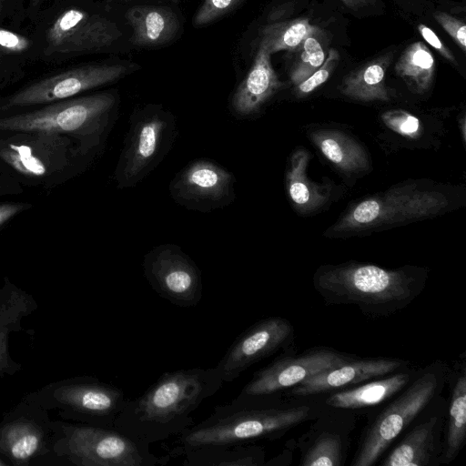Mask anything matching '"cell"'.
<instances>
[{
  "instance_id": "cell-1",
  "label": "cell",
  "mask_w": 466,
  "mask_h": 466,
  "mask_svg": "<svg viewBox=\"0 0 466 466\" xmlns=\"http://www.w3.org/2000/svg\"><path fill=\"white\" fill-rule=\"evenodd\" d=\"M326 407L323 401H287L283 396L236 397L230 403L216 406L207 419L177 434L167 454L173 459L198 448L275 440L314 420Z\"/></svg>"
},
{
  "instance_id": "cell-2",
  "label": "cell",
  "mask_w": 466,
  "mask_h": 466,
  "mask_svg": "<svg viewBox=\"0 0 466 466\" xmlns=\"http://www.w3.org/2000/svg\"><path fill=\"white\" fill-rule=\"evenodd\" d=\"M223 383L215 367L165 372L141 395L126 399L114 427L149 445L177 436L193 425L191 413Z\"/></svg>"
},
{
  "instance_id": "cell-3",
  "label": "cell",
  "mask_w": 466,
  "mask_h": 466,
  "mask_svg": "<svg viewBox=\"0 0 466 466\" xmlns=\"http://www.w3.org/2000/svg\"><path fill=\"white\" fill-rule=\"evenodd\" d=\"M425 278L417 268L347 263L319 268L313 285L327 304L354 305L364 315L379 318L409 306L422 291Z\"/></svg>"
},
{
  "instance_id": "cell-4",
  "label": "cell",
  "mask_w": 466,
  "mask_h": 466,
  "mask_svg": "<svg viewBox=\"0 0 466 466\" xmlns=\"http://www.w3.org/2000/svg\"><path fill=\"white\" fill-rule=\"evenodd\" d=\"M31 25L38 62L45 63L103 51L121 35L116 23L85 0H52Z\"/></svg>"
},
{
  "instance_id": "cell-5",
  "label": "cell",
  "mask_w": 466,
  "mask_h": 466,
  "mask_svg": "<svg viewBox=\"0 0 466 466\" xmlns=\"http://www.w3.org/2000/svg\"><path fill=\"white\" fill-rule=\"evenodd\" d=\"M119 101L115 90L72 97L0 118V130L74 136L86 154L106 141L117 119Z\"/></svg>"
},
{
  "instance_id": "cell-6",
  "label": "cell",
  "mask_w": 466,
  "mask_h": 466,
  "mask_svg": "<svg viewBox=\"0 0 466 466\" xmlns=\"http://www.w3.org/2000/svg\"><path fill=\"white\" fill-rule=\"evenodd\" d=\"M448 370L433 363L395 395L363 429L351 466H371L441 392Z\"/></svg>"
},
{
  "instance_id": "cell-7",
  "label": "cell",
  "mask_w": 466,
  "mask_h": 466,
  "mask_svg": "<svg viewBox=\"0 0 466 466\" xmlns=\"http://www.w3.org/2000/svg\"><path fill=\"white\" fill-rule=\"evenodd\" d=\"M177 137L175 116L160 105L133 110L113 178L117 189L137 187L166 158Z\"/></svg>"
},
{
  "instance_id": "cell-8",
  "label": "cell",
  "mask_w": 466,
  "mask_h": 466,
  "mask_svg": "<svg viewBox=\"0 0 466 466\" xmlns=\"http://www.w3.org/2000/svg\"><path fill=\"white\" fill-rule=\"evenodd\" d=\"M448 206V198L439 191L423 190L415 186L391 187L354 206L330 231L364 230L428 218L439 214Z\"/></svg>"
},
{
  "instance_id": "cell-9",
  "label": "cell",
  "mask_w": 466,
  "mask_h": 466,
  "mask_svg": "<svg viewBox=\"0 0 466 466\" xmlns=\"http://www.w3.org/2000/svg\"><path fill=\"white\" fill-rule=\"evenodd\" d=\"M65 446L70 461L84 466H163L171 460L168 454L155 455L149 444L115 427L69 426Z\"/></svg>"
},
{
  "instance_id": "cell-10",
  "label": "cell",
  "mask_w": 466,
  "mask_h": 466,
  "mask_svg": "<svg viewBox=\"0 0 466 466\" xmlns=\"http://www.w3.org/2000/svg\"><path fill=\"white\" fill-rule=\"evenodd\" d=\"M138 68L134 64L91 63L79 65L37 79L1 99L3 110L46 105L118 81Z\"/></svg>"
},
{
  "instance_id": "cell-11",
  "label": "cell",
  "mask_w": 466,
  "mask_h": 466,
  "mask_svg": "<svg viewBox=\"0 0 466 466\" xmlns=\"http://www.w3.org/2000/svg\"><path fill=\"white\" fill-rule=\"evenodd\" d=\"M292 350H285L268 365L254 372L237 397L282 396L309 377L356 357L328 347H314L299 354Z\"/></svg>"
},
{
  "instance_id": "cell-12",
  "label": "cell",
  "mask_w": 466,
  "mask_h": 466,
  "mask_svg": "<svg viewBox=\"0 0 466 466\" xmlns=\"http://www.w3.org/2000/svg\"><path fill=\"white\" fill-rule=\"evenodd\" d=\"M144 276L161 298L189 308L202 298V275L195 261L172 243L160 244L147 251L142 262Z\"/></svg>"
},
{
  "instance_id": "cell-13",
  "label": "cell",
  "mask_w": 466,
  "mask_h": 466,
  "mask_svg": "<svg viewBox=\"0 0 466 466\" xmlns=\"http://www.w3.org/2000/svg\"><path fill=\"white\" fill-rule=\"evenodd\" d=\"M235 183L230 170L213 160L198 158L175 174L168 191L172 199L184 208L208 213L234 202Z\"/></svg>"
},
{
  "instance_id": "cell-14",
  "label": "cell",
  "mask_w": 466,
  "mask_h": 466,
  "mask_svg": "<svg viewBox=\"0 0 466 466\" xmlns=\"http://www.w3.org/2000/svg\"><path fill=\"white\" fill-rule=\"evenodd\" d=\"M293 342L294 328L289 319H261L236 338L215 368L224 382H231L255 363L291 348Z\"/></svg>"
},
{
  "instance_id": "cell-15",
  "label": "cell",
  "mask_w": 466,
  "mask_h": 466,
  "mask_svg": "<svg viewBox=\"0 0 466 466\" xmlns=\"http://www.w3.org/2000/svg\"><path fill=\"white\" fill-rule=\"evenodd\" d=\"M327 406V405H326ZM350 410L327 406L297 443L300 466H342L355 424Z\"/></svg>"
},
{
  "instance_id": "cell-16",
  "label": "cell",
  "mask_w": 466,
  "mask_h": 466,
  "mask_svg": "<svg viewBox=\"0 0 466 466\" xmlns=\"http://www.w3.org/2000/svg\"><path fill=\"white\" fill-rule=\"evenodd\" d=\"M409 369V363L393 358L355 357L336 367L314 374L283 393V397L308 398L323 395Z\"/></svg>"
},
{
  "instance_id": "cell-17",
  "label": "cell",
  "mask_w": 466,
  "mask_h": 466,
  "mask_svg": "<svg viewBox=\"0 0 466 466\" xmlns=\"http://www.w3.org/2000/svg\"><path fill=\"white\" fill-rule=\"evenodd\" d=\"M441 395L420 413L416 423L381 461L382 466L441 465L445 405Z\"/></svg>"
},
{
  "instance_id": "cell-18",
  "label": "cell",
  "mask_w": 466,
  "mask_h": 466,
  "mask_svg": "<svg viewBox=\"0 0 466 466\" xmlns=\"http://www.w3.org/2000/svg\"><path fill=\"white\" fill-rule=\"evenodd\" d=\"M56 398L89 425L114 427L126 400L124 391L96 378H84L62 386Z\"/></svg>"
},
{
  "instance_id": "cell-19",
  "label": "cell",
  "mask_w": 466,
  "mask_h": 466,
  "mask_svg": "<svg viewBox=\"0 0 466 466\" xmlns=\"http://www.w3.org/2000/svg\"><path fill=\"white\" fill-rule=\"evenodd\" d=\"M271 55L259 44L255 60L230 100V109L238 117L258 113L262 106L283 86L274 70Z\"/></svg>"
},
{
  "instance_id": "cell-20",
  "label": "cell",
  "mask_w": 466,
  "mask_h": 466,
  "mask_svg": "<svg viewBox=\"0 0 466 466\" xmlns=\"http://www.w3.org/2000/svg\"><path fill=\"white\" fill-rule=\"evenodd\" d=\"M420 370H402L356 386L331 392L324 404L338 409L360 410L390 400L404 389Z\"/></svg>"
},
{
  "instance_id": "cell-21",
  "label": "cell",
  "mask_w": 466,
  "mask_h": 466,
  "mask_svg": "<svg viewBox=\"0 0 466 466\" xmlns=\"http://www.w3.org/2000/svg\"><path fill=\"white\" fill-rule=\"evenodd\" d=\"M450 397L447 410V425L442 441L440 464L454 461L466 441V362L465 356L457 360L447 373Z\"/></svg>"
},
{
  "instance_id": "cell-22",
  "label": "cell",
  "mask_w": 466,
  "mask_h": 466,
  "mask_svg": "<svg viewBox=\"0 0 466 466\" xmlns=\"http://www.w3.org/2000/svg\"><path fill=\"white\" fill-rule=\"evenodd\" d=\"M132 28L131 42L139 46H156L168 42L177 31L175 14L162 6L136 5L126 13Z\"/></svg>"
},
{
  "instance_id": "cell-23",
  "label": "cell",
  "mask_w": 466,
  "mask_h": 466,
  "mask_svg": "<svg viewBox=\"0 0 466 466\" xmlns=\"http://www.w3.org/2000/svg\"><path fill=\"white\" fill-rule=\"evenodd\" d=\"M310 139L321 153L345 172H358L368 167L365 150L348 135L329 129L313 131Z\"/></svg>"
},
{
  "instance_id": "cell-24",
  "label": "cell",
  "mask_w": 466,
  "mask_h": 466,
  "mask_svg": "<svg viewBox=\"0 0 466 466\" xmlns=\"http://www.w3.org/2000/svg\"><path fill=\"white\" fill-rule=\"evenodd\" d=\"M263 447L255 444L204 447L185 453V466H261Z\"/></svg>"
},
{
  "instance_id": "cell-25",
  "label": "cell",
  "mask_w": 466,
  "mask_h": 466,
  "mask_svg": "<svg viewBox=\"0 0 466 466\" xmlns=\"http://www.w3.org/2000/svg\"><path fill=\"white\" fill-rule=\"evenodd\" d=\"M390 63L389 56H380L348 75L340 86L343 95L360 101H387L386 71Z\"/></svg>"
},
{
  "instance_id": "cell-26",
  "label": "cell",
  "mask_w": 466,
  "mask_h": 466,
  "mask_svg": "<svg viewBox=\"0 0 466 466\" xmlns=\"http://www.w3.org/2000/svg\"><path fill=\"white\" fill-rule=\"evenodd\" d=\"M309 155L304 149L296 150L290 157L286 176L287 189L293 205L301 212H309L321 207L328 196L307 176Z\"/></svg>"
},
{
  "instance_id": "cell-27",
  "label": "cell",
  "mask_w": 466,
  "mask_h": 466,
  "mask_svg": "<svg viewBox=\"0 0 466 466\" xmlns=\"http://www.w3.org/2000/svg\"><path fill=\"white\" fill-rule=\"evenodd\" d=\"M395 71L412 92L422 94L431 86L435 60L426 45L417 41L405 48L395 65Z\"/></svg>"
},
{
  "instance_id": "cell-28",
  "label": "cell",
  "mask_w": 466,
  "mask_h": 466,
  "mask_svg": "<svg viewBox=\"0 0 466 466\" xmlns=\"http://www.w3.org/2000/svg\"><path fill=\"white\" fill-rule=\"evenodd\" d=\"M319 29L312 25L306 18L275 22L261 30L259 44L264 46L270 55L279 51H296L302 42Z\"/></svg>"
},
{
  "instance_id": "cell-29",
  "label": "cell",
  "mask_w": 466,
  "mask_h": 466,
  "mask_svg": "<svg viewBox=\"0 0 466 466\" xmlns=\"http://www.w3.org/2000/svg\"><path fill=\"white\" fill-rule=\"evenodd\" d=\"M42 445V432L26 421L6 425L0 431V451L14 461H28Z\"/></svg>"
},
{
  "instance_id": "cell-30",
  "label": "cell",
  "mask_w": 466,
  "mask_h": 466,
  "mask_svg": "<svg viewBox=\"0 0 466 466\" xmlns=\"http://www.w3.org/2000/svg\"><path fill=\"white\" fill-rule=\"evenodd\" d=\"M319 33L320 30L309 35L297 49L299 50V54L289 73L290 81L294 86L308 78L325 61V50L317 36Z\"/></svg>"
},
{
  "instance_id": "cell-31",
  "label": "cell",
  "mask_w": 466,
  "mask_h": 466,
  "mask_svg": "<svg viewBox=\"0 0 466 466\" xmlns=\"http://www.w3.org/2000/svg\"><path fill=\"white\" fill-rule=\"evenodd\" d=\"M22 295L15 292L0 304V370L7 360V336L24 312Z\"/></svg>"
},
{
  "instance_id": "cell-32",
  "label": "cell",
  "mask_w": 466,
  "mask_h": 466,
  "mask_svg": "<svg viewBox=\"0 0 466 466\" xmlns=\"http://www.w3.org/2000/svg\"><path fill=\"white\" fill-rule=\"evenodd\" d=\"M381 119L390 129L402 137L417 139L422 133L419 118L405 110H388L381 115Z\"/></svg>"
},
{
  "instance_id": "cell-33",
  "label": "cell",
  "mask_w": 466,
  "mask_h": 466,
  "mask_svg": "<svg viewBox=\"0 0 466 466\" xmlns=\"http://www.w3.org/2000/svg\"><path fill=\"white\" fill-rule=\"evenodd\" d=\"M339 61V54L335 49H329L324 63L313 74L301 83L295 86V92L298 96H304L314 91L320 85L325 83Z\"/></svg>"
},
{
  "instance_id": "cell-34",
  "label": "cell",
  "mask_w": 466,
  "mask_h": 466,
  "mask_svg": "<svg viewBox=\"0 0 466 466\" xmlns=\"http://www.w3.org/2000/svg\"><path fill=\"white\" fill-rule=\"evenodd\" d=\"M242 0H204L197 11L193 23L204 25L232 11Z\"/></svg>"
},
{
  "instance_id": "cell-35",
  "label": "cell",
  "mask_w": 466,
  "mask_h": 466,
  "mask_svg": "<svg viewBox=\"0 0 466 466\" xmlns=\"http://www.w3.org/2000/svg\"><path fill=\"white\" fill-rule=\"evenodd\" d=\"M25 19L26 0H0V25L22 29Z\"/></svg>"
},
{
  "instance_id": "cell-36",
  "label": "cell",
  "mask_w": 466,
  "mask_h": 466,
  "mask_svg": "<svg viewBox=\"0 0 466 466\" xmlns=\"http://www.w3.org/2000/svg\"><path fill=\"white\" fill-rule=\"evenodd\" d=\"M433 17L464 52L466 50V25L463 21L445 12H436Z\"/></svg>"
},
{
  "instance_id": "cell-37",
  "label": "cell",
  "mask_w": 466,
  "mask_h": 466,
  "mask_svg": "<svg viewBox=\"0 0 466 466\" xmlns=\"http://www.w3.org/2000/svg\"><path fill=\"white\" fill-rule=\"evenodd\" d=\"M25 66L15 60L0 59V88L22 77Z\"/></svg>"
},
{
  "instance_id": "cell-38",
  "label": "cell",
  "mask_w": 466,
  "mask_h": 466,
  "mask_svg": "<svg viewBox=\"0 0 466 466\" xmlns=\"http://www.w3.org/2000/svg\"><path fill=\"white\" fill-rule=\"evenodd\" d=\"M418 31L422 36V38L436 51H438L444 58L449 60L450 62H455V56L450 51V49L441 42L439 36L434 33V31L429 26L420 24L418 25Z\"/></svg>"
},
{
  "instance_id": "cell-39",
  "label": "cell",
  "mask_w": 466,
  "mask_h": 466,
  "mask_svg": "<svg viewBox=\"0 0 466 466\" xmlns=\"http://www.w3.org/2000/svg\"><path fill=\"white\" fill-rule=\"evenodd\" d=\"M52 0H26V16L32 23L38 13Z\"/></svg>"
},
{
  "instance_id": "cell-40",
  "label": "cell",
  "mask_w": 466,
  "mask_h": 466,
  "mask_svg": "<svg viewBox=\"0 0 466 466\" xmlns=\"http://www.w3.org/2000/svg\"><path fill=\"white\" fill-rule=\"evenodd\" d=\"M22 207L15 204H3L0 205V226L14 217Z\"/></svg>"
},
{
  "instance_id": "cell-41",
  "label": "cell",
  "mask_w": 466,
  "mask_h": 466,
  "mask_svg": "<svg viewBox=\"0 0 466 466\" xmlns=\"http://www.w3.org/2000/svg\"><path fill=\"white\" fill-rule=\"evenodd\" d=\"M340 1L347 6L354 8V7L360 6L361 5H364V3L368 0H340Z\"/></svg>"
},
{
  "instance_id": "cell-42",
  "label": "cell",
  "mask_w": 466,
  "mask_h": 466,
  "mask_svg": "<svg viewBox=\"0 0 466 466\" xmlns=\"http://www.w3.org/2000/svg\"><path fill=\"white\" fill-rule=\"evenodd\" d=\"M461 131H462L463 140H465V117L464 116L461 119Z\"/></svg>"
},
{
  "instance_id": "cell-43",
  "label": "cell",
  "mask_w": 466,
  "mask_h": 466,
  "mask_svg": "<svg viewBox=\"0 0 466 466\" xmlns=\"http://www.w3.org/2000/svg\"><path fill=\"white\" fill-rule=\"evenodd\" d=\"M5 463L0 461V465H4Z\"/></svg>"
}]
</instances>
